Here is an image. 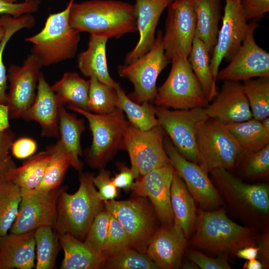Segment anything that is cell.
<instances>
[{"mask_svg":"<svg viewBox=\"0 0 269 269\" xmlns=\"http://www.w3.org/2000/svg\"><path fill=\"white\" fill-rule=\"evenodd\" d=\"M70 26L79 32L119 38L137 31L134 5L117 0H91L72 3Z\"/></svg>","mask_w":269,"mask_h":269,"instance_id":"1","label":"cell"},{"mask_svg":"<svg viewBox=\"0 0 269 269\" xmlns=\"http://www.w3.org/2000/svg\"><path fill=\"white\" fill-rule=\"evenodd\" d=\"M225 205L247 226L267 228L269 220V187L264 183L247 184L230 170L218 168L210 172Z\"/></svg>","mask_w":269,"mask_h":269,"instance_id":"2","label":"cell"},{"mask_svg":"<svg viewBox=\"0 0 269 269\" xmlns=\"http://www.w3.org/2000/svg\"><path fill=\"white\" fill-rule=\"evenodd\" d=\"M224 207L213 210L200 207L191 243L197 248L212 254L235 255L245 247L256 246L258 230L240 225L226 214Z\"/></svg>","mask_w":269,"mask_h":269,"instance_id":"3","label":"cell"},{"mask_svg":"<svg viewBox=\"0 0 269 269\" xmlns=\"http://www.w3.org/2000/svg\"><path fill=\"white\" fill-rule=\"evenodd\" d=\"M89 173L79 175L80 185L73 194L66 189L59 195L54 230L58 236L69 235L82 241L97 214L101 210L103 201Z\"/></svg>","mask_w":269,"mask_h":269,"instance_id":"4","label":"cell"},{"mask_svg":"<svg viewBox=\"0 0 269 269\" xmlns=\"http://www.w3.org/2000/svg\"><path fill=\"white\" fill-rule=\"evenodd\" d=\"M74 0H70L65 8L49 15L41 30L25 40L32 44L31 53L47 66L72 58L76 53L80 32L72 28L69 15Z\"/></svg>","mask_w":269,"mask_h":269,"instance_id":"5","label":"cell"},{"mask_svg":"<svg viewBox=\"0 0 269 269\" xmlns=\"http://www.w3.org/2000/svg\"><path fill=\"white\" fill-rule=\"evenodd\" d=\"M67 108L83 116L92 134V142L86 153V160L93 168H103L115 155L123 149L124 135L129 122L119 109L107 114H97L75 107Z\"/></svg>","mask_w":269,"mask_h":269,"instance_id":"6","label":"cell"},{"mask_svg":"<svg viewBox=\"0 0 269 269\" xmlns=\"http://www.w3.org/2000/svg\"><path fill=\"white\" fill-rule=\"evenodd\" d=\"M163 84L157 89L153 102L157 107L175 110L205 108L209 103L193 73L188 58L178 57Z\"/></svg>","mask_w":269,"mask_h":269,"instance_id":"7","label":"cell"},{"mask_svg":"<svg viewBox=\"0 0 269 269\" xmlns=\"http://www.w3.org/2000/svg\"><path fill=\"white\" fill-rule=\"evenodd\" d=\"M198 164L207 173L218 168L231 170L243 151L225 125L208 118L197 134Z\"/></svg>","mask_w":269,"mask_h":269,"instance_id":"8","label":"cell"},{"mask_svg":"<svg viewBox=\"0 0 269 269\" xmlns=\"http://www.w3.org/2000/svg\"><path fill=\"white\" fill-rule=\"evenodd\" d=\"M162 37L161 31L159 30L148 51L129 64L118 66L119 75L132 83V100L138 104L153 101L157 89V79L169 63L164 54Z\"/></svg>","mask_w":269,"mask_h":269,"instance_id":"9","label":"cell"},{"mask_svg":"<svg viewBox=\"0 0 269 269\" xmlns=\"http://www.w3.org/2000/svg\"><path fill=\"white\" fill-rule=\"evenodd\" d=\"M158 125L179 153L198 164L197 134L200 125L208 117L204 108L170 110L155 107Z\"/></svg>","mask_w":269,"mask_h":269,"instance_id":"10","label":"cell"},{"mask_svg":"<svg viewBox=\"0 0 269 269\" xmlns=\"http://www.w3.org/2000/svg\"><path fill=\"white\" fill-rule=\"evenodd\" d=\"M166 134L159 125L142 131L129 123L124 135L123 149L127 151L136 179L140 175L170 164L165 150Z\"/></svg>","mask_w":269,"mask_h":269,"instance_id":"11","label":"cell"},{"mask_svg":"<svg viewBox=\"0 0 269 269\" xmlns=\"http://www.w3.org/2000/svg\"><path fill=\"white\" fill-rule=\"evenodd\" d=\"M163 145L175 172L184 181L188 191L200 207L213 210L224 207L225 204L208 173L198 164L181 155L168 136H164Z\"/></svg>","mask_w":269,"mask_h":269,"instance_id":"12","label":"cell"},{"mask_svg":"<svg viewBox=\"0 0 269 269\" xmlns=\"http://www.w3.org/2000/svg\"><path fill=\"white\" fill-rule=\"evenodd\" d=\"M66 188L60 186L46 192L20 189L21 199L18 213L10 233H24L45 226L54 229L58 199L61 192Z\"/></svg>","mask_w":269,"mask_h":269,"instance_id":"13","label":"cell"},{"mask_svg":"<svg viewBox=\"0 0 269 269\" xmlns=\"http://www.w3.org/2000/svg\"><path fill=\"white\" fill-rule=\"evenodd\" d=\"M167 8L162 43L170 63L178 57L188 58L195 37L196 17L191 0H175Z\"/></svg>","mask_w":269,"mask_h":269,"instance_id":"14","label":"cell"},{"mask_svg":"<svg viewBox=\"0 0 269 269\" xmlns=\"http://www.w3.org/2000/svg\"><path fill=\"white\" fill-rule=\"evenodd\" d=\"M105 209L113 215L127 232L132 248L143 249L154 233V217L141 198L124 201L103 202Z\"/></svg>","mask_w":269,"mask_h":269,"instance_id":"15","label":"cell"},{"mask_svg":"<svg viewBox=\"0 0 269 269\" xmlns=\"http://www.w3.org/2000/svg\"><path fill=\"white\" fill-rule=\"evenodd\" d=\"M257 26L255 19L248 24L245 37L229 64L219 71L217 79L241 81L269 77V53L260 47L254 38Z\"/></svg>","mask_w":269,"mask_h":269,"instance_id":"16","label":"cell"},{"mask_svg":"<svg viewBox=\"0 0 269 269\" xmlns=\"http://www.w3.org/2000/svg\"><path fill=\"white\" fill-rule=\"evenodd\" d=\"M42 66L38 58L31 53L21 66L11 65L8 68L7 79L9 86L7 105L10 119L22 118L34 102Z\"/></svg>","mask_w":269,"mask_h":269,"instance_id":"17","label":"cell"},{"mask_svg":"<svg viewBox=\"0 0 269 269\" xmlns=\"http://www.w3.org/2000/svg\"><path fill=\"white\" fill-rule=\"evenodd\" d=\"M241 0H226L222 24L210 59L215 83L223 59L230 60L240 48L248 29V24L241 5Z\"/></svg>","mask_w":269,"mask_h":269,"instance_id":"18","label":"cell"},{"mask_svg":"<svg viewBox=\"0 0 269 269\" xmlns=\"http://www.w3.org/2000/svg\"><path fill=\"white\" fill-rule=\"evenodd\" d=\"M174 172L171 163L154 169L139 176L131 188L135 196L149 198L163 225L173 224L170 189Z\"/></svg>","mask_w":269,"mask_h":269,"instance_id":"19","label":"cell"},{"mask_svg":"<svg viewBox=\"0 0 269 269\" xmlns=\"http://www.w3.org/2000/svg\"><path fill=\"white\" fill-rule=\"evenodd\" d=\"M205 110L209 118L227 125L253 118L243 84L240 81H224L220 91Z\"/></svg>","mask_w":269,"mask_h":269,"instance_id":"20","label":"cell"},{"mask_svg":"<svg viewBox=\"0 0 269 269\" xmlns=\"http://www.w3.org/2000/svg\"><path fill=\"white\" fill-rule=\"evenodd\" d=\"M186 245L187 239L180 228L174 224L163 225L150 239L146 255L159 269H177Z\"/></svg>","mask_w":269,"mask_h":269,"instance_id":"21","label":"cell"},{"mask_svg":"<svg viewBox=\"0 0 269 269\" xmlns=\"http://www.w3.org/2000/svg\"><path fill=\"white\" fill-rule=\"evenodd\" d=\"M62 105L63 104L40 72L34 101L22 118L27 121L37 122L40 126L42 136L59 138V111Z\"/></svg>","mask_w":269,"mask_h":269,"instance_id":"22","label":"cell"},{"mask_svg":"<svg viewBox=\"0 0 269 269\" xmlns=\"http://www.w3.org/2000/svg\"><path fill=\"white\" fill-rule=\"evenodd\" d=\"M174 0H135L134 8L139 37L134 48L127 54L126 64L134 61L150 49L155 42V31L160 15Z\"/></svg>","mask_w":269,"mask_h":269,"instance_id":"23","label":"cell"},{"mask_svg":"<svg viewBox=\"0 0 269 269\" xmlns=\"http://www.w3.org/2000/svg\"><path fill=\"white\" fill-rule=\"evenodd\" d=\"M34 231L0 237V269H31L35 259Z\"/></svg>","mask_w":269,"mask_h":269,"instance_id":"24","label":"cell"},{"mask_svg":"<svg viewBox=\"0 0 269 269\" xmlns=\"http://www.w3.org/2000/svg\"><path fill=\"white\" fill-rule=\"evenodd\" d=\"M108 39L104 36L90 34L88 48L78 54L77 62L78 67L84 76L95 77L103 83L115 88L118 83L110 76L107 65Z\"/></svg>","mask_w":269,"mask_h":269,"instance_id":"25","label":"cell"},{"mask_svg":"<svg viewBox=\"0 0 269 269\" xmlns=\"http://www.w3.org/2000/svg\"><path fill=\"white\" fill-rule=\"evenodd\" d=\"M170 204L174 217L173 224L181 229L187 239L193 232L197 209L194 199L175 171L171 185Z\"/></svg>","mask_w":269,"mask_h":269,"instance_id":"26","label":"cell"},{"mask_svg":"<svg viewBox=\"0 0 269 269\" xmlns=\"http://www.w3.org/2000/svg\"><path fill=\"white\" fill-rule=\"evenodd\" d=\"M196 17L195 36L212 53L217 42L221 18L220 0H191Z\"/></svg>","mask_w":269,"mask_h":269,"instance_id":"27","label":"cell"},{"mask_svg":"<svg viewBox=\"0 0 269 269\" xmlns=\"http://www.w3.org/2000/svg\"><path fill=\"white\" fill-rule=\"evenodd\" d=\"M59 239L64 252L61 269H98L104 267L106 259L93 251L84 242L69 235Z\"/></svg>","mask_w":269,"mask_h":269,"instance_id":"28","label":"cell"},{"mask_svg":"<svg viewBox=\"0 0 269 269\" xmlns=\"http://www.w3.org/2000/svg\"><path fill=\"white\" fill-rule=\"evenodd\" d=\"M85 129L84 120L67 112L62 105L59 111L58 139L70 158L71 166L80 171L83 167L79 158L82 153L80 139Z\"/></svg>","mask_w":269,"mask_h":269,"instance_id":"29","label":"cell"},{"mask_svg":"<svg viewBox=\"0 0 269 269\" xmlns=\"http://www.w3.org/2000/svg\"><path fill=\"white\" fill-rule=\"evenodd\" d=\"M52 156V149L50 145L45 150L30 156L21 166L10 169L6 178L20 189H34L41 181Z\"/></svg>","mask_w":269,"mask_h":269,"instance_id":"30","label":"cell"},{"mask_svg":"<svg viewBox=\"0 0 269 269\" xmlns=\"http://www.w3.org/2000/svg\"><path fill=\"white\" fill-rule=\"evenodd\" d=\"M225 126L243 152H256L269 144V132L261 121L252 118Z\"/></svg>","mask_w":269,"mask_h":269,"instance_id":"31","label":"cell"},{"mask_svg":"<svg viewBox=\"0 0 269 269\" xmlns=\"http://www.w3.org/2000/svg\"><path fill=\"white\" fill-rule=\"evenodd\" d=\"M51 88L63 104L88 111L89 82L76 72L65 73Z\"/></svg>","mask_w":269,"mask_h":269,"instance_id":"32","label":"cell"},{"mask_svg":"<svg viewBox=\"0 0 269 269\" xmlns=\"http://www.w3.org/2000/svg\"><path fill=\"white\" fill-rule=\"evenodd\" d=\"M210 54L205 44L195 36L188 60L209 102L218 93L210 66Z\"/></svg>","mask_w":269,"mask_h":269,"instance_id":"33","label":"cell"},{"mask_svg":"<svg viewBox=\"0 0 269 269\" xmlns=\"http://www.w3.org/2000/svg\"><path fill=\"white\" fill-rule=\"evenodd\" d=\"M115 89L117 95V107L125 113L128 121L133 126L146 131L158 125L155 107L149 102L136 103L129 98L117 83Z\"/></svg>","mask_w":269,"mask_h":269,"instance_id":"34","label":"cell"},{"mask_svg":"<svg viewBox=\"0 0 269 269\" xmlns=\"http://www.w3.org/2000/svg\"><path fill=\"white\" fill-rule=\"evenodd\" d=\"M21 189L11 180L0 178V237L7 234L18 213Z\"/></svg>","mask_w":269,"mask_h":269,"instance_id":"35","label":"cell"},{"mask_svg":"<svg viewBox=\"0 0 269 269\" xmlns=\"http://www.w3.org/2000/svg\"><path fill=\"white\" fill-rule=\"evenodd\" d=\"M36 248V269L55 268L58 253L61 248L59 236L54 229L42 226L34 230Z\"/></svg>","mask_w":269,"mask_h":269,"instance_id":"36","label":"cell"},{"mask_svg":"<svg viewBox=\"0 0 269 269\" xmlns=\"http://www.w3.org/2000/svg\"><path fill=\"white\" fill-rule=\"evenodd\" d=\"M51 146L52 149L51 159L41 181L34 188L40 191H48L60 186L67 170L71 165L70 158L59 139Z\"/></svg>","mask_w":269,"mask_h":269,"instance_id":"37","label":"cell"},{"mask_svg":"<svg viewBox=\"0 0 269 269\" xmlns=\"http://www.w3.org/2000/svg\"><path fill=\"white\" fill-rule=\"evenodd\" d=\"M243 89L253 118L262 121L269 116V77L243 81Z\"/></svg>","mask_w":269,"mask_h":269,"instance_id":"38","label":"cell"},{"mask_svg":"<svg viewBox=\"0 0 269 269\" xmlns=\"http://www.w3.org/2000/svg\"><path fill=\"white\" fill-rule=\"evenodd\" d=\"M89 82V111L97 114H107L118 109L115 88L103 83L94 76L90 77Z\"/></svg>","mask_w":269,"mask_h":269,"instance_id":"39","label":"cell"},{"mask_svg":"<svg viewBox=\"0 0 269 269\" xmlns=\"http://www.w3.org/2000/svg\"><path fill=\"white\" fill-rule=\"evenodd\" d=\"M236 166L247 178L256 180L267 178L269 174V144L254 152H242Z\"/></svg>","mask_w":269,"mask_h":269,"instance_id":"40","label":"cell"},{"mask_svg":"<svg viewBox=\"0 0 269 269\" xmlns=\"http://www.w3.org/2000/svg\"><path fill=\"white\" fill-rule=\"evenodd\" d=\"M104 267L114 269H157L156 265L147 256L133 248L107 258Z\"/></svg>","mask_w":269,"mask_h":269,"instance_id":"41","label":"cell"},{"mask_svg":"<svg viewBox=\"0 0 269 269\" xmlns=\"http://www.w3.org/2000/svg\"><path fill=\"white\" fill-rule=\"evenodd\" d=\"M110 213L101 210L95 217L84 243L97 255L102 257L109 224Z\"/></svg>","mask_w":269,"mask_h":269,"instance_id":"42","label":"cell"},{"mask_svg":"<svg viewBox=\"0 0 269 269\" xmlns=\"http://www.w3.org/2000/svg\"><path fill=\"white\" fill-rule=\"evenodd\" d=\"M130 248H132L131 242L127 232L120 222L110 214L102 257L106 260Z\"/></svg>","mask_w":269,"mask_h":269,"instance_id":"43","label":"cell"},{"mask_svg":"<svg viewBox=\"0 0 269 269\" xmlns=\"http://www.w3.org/2000/svg\"><path fill=\"white\" fill-rule=\"evenodd\" d=\"M188 257L198 268L202 269H231L228 262V255L220 254L217 258H212L202 253L190 249L188 251Z\"/></svg>","mask_w":269,"mask_h":269,"instance_id":"44","label":"cell"},{"mask_svg":"<svg viewBox=\"0 0 269 269\" xmlns=\"http://www.w3.org/2000/svg\"><path fill=\"white\" fill-rule=\"evenodd\" d=\"M15 134L10 128L0 133V173H7L16 166L9 152Z\"/></svg>","mask_w":269,"mask_h":269,"instance_id":"45","label":"cell"},{"mask_svg":"<svg viewBox=\"0 0 269 269\" xmlns=\"http://www.w3.org/2000/svg\"><path fill=\"white\" fill-rule=\"evenodd\" d=\"M93 182L103 202L114 200L118 196L117 188L113 184L109 171L101 168L98 175L93 177Z\"/></svg>","mask_w":269,"mask_h":269,"instance_id":"46","label":"cell"},{"mask_svg":"<svg viewBox=\"0 0 269 269\" xmlns=\"http://www.w3.org/2000/svg\"><path fill=\"white\" fill-rule=\"evenodd\" d=\"M40 0H26L20 3H10L0 0V15L8 14L15 17L37 10Z\"/></svg>","mask_w":269,"mask_h":269,"instance_id":"47","label":"cell"},{"mask_svg":"<svg viewBox=\"0 0 269 269\" xmlns=\"http://www.w3.org/2000/svg\"><path fill=\"white\" fill-rule=\"evenodd\" d=\"M240 2L247 20L259 18L269 10V0H241Z\"/></svg>","mask_w":269,"mask_h":269,"instance_id":"48","label":"cell"},{"mask_svg":"<svg viewBox=\"0 0 269 269\" xmlns=\"http://www.w3.org/2000/svg\"><path fill=\"white\" fill-rule=\"evenodd\" d=\"M36 149V141L27 137H22L14 140L10 148L12 154L18 159L29 157L35 152Z\"/></svg>","mask_w":269,"mask_h":269,"instance_id":"49","label":"cell"},{"mask_svg":"<svg viewBox=\"0 0 269 269\" xmlns=\"http://www.w3.org/2000/svg\"><path fill=\"white\" fill-rule=\"evenodd\" d=\"M134 179H136L135 176L132 169L122 166L120 172L112 178V181L117 188L128 191L131 189Z\"/></svg>","mask_w":269,"mask_h":269,"instance_id":"50","label":"cell"},{"mask_svg":"<svg viewBox=\"0 0 269 269\" xmlns=\"http://www.w3.org/2000/svg\"><path fill=\"white\" fill-rule=\"evenodd\" d=\"M256 246L259 248L258 258L262 263L264 269L269 267V232L265 229L261 234L258 235Z\"/></svg>","mask_w":269,"mask_h":269,"instance_id":"51","label":"cell"},{"mask_svg":"<svg viewBox=\"0 0 269 269\" xmlns=\"http://www.w3.org/2000/svg\"><path fill=\"white\" fill-rule=\"evenodd\" d=\"M7 75L6 74L3 58L0 56V104L7 105Z\"/></svg>","mask_w":269,"mask_h":269,"instance_id":"52","label":"cell"},{"mask_svg":"<svg viewBox=\"0 0 269 269\" xmlns=\"http://www.w3.org/2000/svg\"><path fill=\"white\" fill-rule=\"evenodd\" d=\"M259 248L257 246L245 247L237 251L235 255L238 258L247 260L257 259Z\"/></svg>","mask_w":269,"mask_h":269,"instance_id":"53","label":"cell"},{"mask_svg":"<svg viewBox=\"0 0 269 269\" xmlns=\"http://www.w3.org/2000/svg\"><path fill=\"white\" fill-rule=\"evenodd\" d=\"M9 119L8 106L0 104V133L9 129Z\"/></svg>","mask_w":269,"mask_h":269,"instance_id":"54","label":"cell"},{"mask_svg":"<svg viewBox=\"0 0 269 269\" xmlns=\"http://www.w3.org/2000/svg\"><path fill=\"white\" fill-rule=\"evenodd\" d=\"M244 269H263V265L259 260L257 259L247 260L243 266Z\"/></svg>","mask_w":269,"mask_h":269,"instance_id":"55","label":"cell"},{"mask_svg":"<svg viewBox=\"0 0 269 269\" xmlns=\"http://www.w3.org/2000/svg\"><path fill=\"white\" fill-rule=\"evenodd\" d=\"M263 128L268 132H269V118L267 117L261 121Z\"/></svg>","mask_w":269,"mask_h":269,"instance_id":"56","label":"cell"},{"mask_svg":"<svg viewBox=\"0 0 269 269\" xmlns=\"http://www.w3.org/2000/svg\"><path fill=\"white\" fill-rule=\"evenodd\" d=\"M197 267H198L191 261L190 262L185 263L183 266L184 269H198Z\"/></svg>","mask_w":269,"mask_h":269,"instance_id":"57","label":"cell"},{"mask_svg":"<svg viewBox=\"0 0 269 269\" xmlns=\"http://www.w3.org/2000/svg\"><path fill=\"white\" fill-rule=\"evenodd\" d=\"M5 32L4 27L0 23V41L3 38Z\"/></svg>","mask_w":269,"mask_h":269,"instance_id":"58","label":"cell"},{"mask_svg":"<svg viewBox=\"0 0 269 269\" xmlns=\"http://www.w3.org/2000/svg\"><path fill=\"white\" fill-rule=\"evenodd\" d=\"M4 1H5L6 2H10V3H14L15 1H16L17 0H3Z\"/></svg>","mask_w":269,"mask_h":269,"instance_id":"59","label":"cell"},{"mask_svg":"<svg viewBox=\"0 0 269 269\" xmlns=\"http://www.w3.org/2000/svg\"></svg>","mask_w":269,"mask_h":269,"instance_id":"60","label":"cell"}]
</instances>
